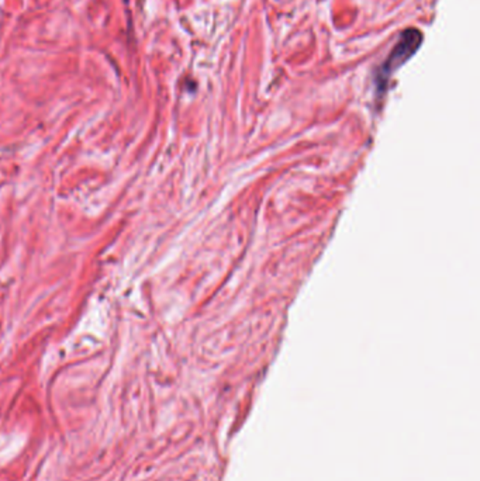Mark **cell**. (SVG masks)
<instances>
[{"label":"cell","instance_id":"6da1fadb","mask_svg":"<svg viewBox=\"0 0 480 481\" xmlns=\"http://www.w3.org/2000/svg\"><path fill=\"white\" fill-rule=\"evenodd\" d=\"M422 34L417 30H408L403 34L401 40L399 41V44L394 47L392 55L389 56L387 63L383 65L386 74L393 72L399 65H401L404 61L415 52V49L418 48L419 42H422Z\"/></svg>","mask_w":480,"mask_h":481},{"label":"cell","instance_id":"7a4b0ae2","mask_svg":"<svg viewBox=\"0 0 480 481\" xmlns=\"http://www.w3.org/2000/svg\"><path fill=\"white\" fill-rule=\"evenodd\" d=\"M126 2H129V0H126Z\"/></svg>","mask_w":480,"mask_h":481}]
</instances>
